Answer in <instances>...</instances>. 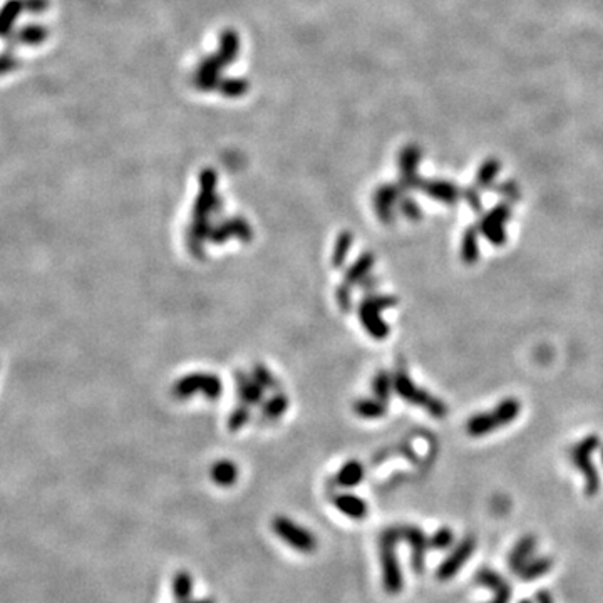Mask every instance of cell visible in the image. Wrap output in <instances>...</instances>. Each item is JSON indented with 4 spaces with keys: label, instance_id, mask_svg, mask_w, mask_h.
<instances>
[{
    "label": "cell",
    "instance_id": "1",
    "mask_svg": "<svg viewBox=\"0 0 603 603\" xmlns=\"http://www.w3.org/2000/svg\"><path fill=\"white\" fill-rule=\"evenodd\" d=\"M400 542L399 525L385 528L379 537V559L380 572H382L384 592L390 597L399 595L404 590L402 568L397 558V543Z\"/></svg>",
    "mask_w": 603,
    "mask_h": 603
},
{
    "label": "cell",
    "instance_id": "2",
    "mask_svg": "<svg viewBox=\"0 0 603 603\" xmlns=\"http://www.w3.org/2000/svg\"><path fill=\"white\" fill-rule=\"evenodd\" d=\"M394 389L400 397L406 399L407 402L414 404V406L426 409L432 417L445 419L447 416V406L445 404V400L434 397L432 394H429L421 387H417V385L411 380V377H409L406 369L399 368L397 370H395Z\"/></svg>",
    "mask_w": 603,
    "mask_h": 603
},
{
    "label": "cell",
    "instance_id": "3",
    "mask_svg": "<svg viewBox=\"0 0 603 603\" xmlns=\"http://www.w3.org/2000/svg\"><path fill=\"white\" fill-rule=\"evenodd\" d=\"M600 446V437L595 434L583 437L580 442H577L572 447L570 460L573 466L582 472L583 480H585V495L595 496L600 491V475H598L595 465L592 461V455Z\"/></svg>",
    "mask_w": 603,
    "mask_h": 603
},
{
    "label": "cell",
    "instance_id": "4",
    "mask_svg": "<svg viewBox=\"0 0 603 603\" xmlns=\"http://www.w3.org/2000/svg\"><path fill=\"white\" fill-rule=\"evenodd\" d=\"M272 529L283 543L295 549V552L303 554L315 553L318 547L315 534L310 529L298 525L297 521L288 518V516H275L272 521Z\"/></svg>",
    "mask_w": 603,
    "mask_h": 603
},
{
    "label": "cell",
    "instance_id": "5",
    "mask_svg": "<svg viewBox=\"0 0 603 603\" xmlns=\"http://www.w3.org/2000/svg\"><path fill=\"white\" fill-rule=\"evenodd\" d=\"M395 303H397V298L392 295H375L369 297L365 302H362L359 315L362 324H364L365 330L369 332L370 337H374V339L377 340H382L387 337L389 327L384 324L380 312L385 310V308L394 307Z\"/></svg>",
    "mask_w": 603,
    "mask_h": 603
},
{
    "label": "cell",
    "instance_id": "6",
    "mask_svg": "<svg viewBox=\"0 0 603 603\" xmlns=\"http://www.w3.org/2000/svg\"><path fill=\"white\" fill-rule=\"evenodd\" d=\"M477 542L472 534H467L461 539V542L456 543V547L447 553V557L442 559L441 565L437 567L436 570V578L439 582H450L455 578L457 573L461 572V568L466 565V562L470 559L476 552Z\"/></svg>",
    "mask_w": 603,
    "mask_h": 603
},
{
    "label": "cell",
    "instance_id": "7",
    "mask_svg": "<svg viewBox=\"0 0 603 603\" xmlns=\"http://www.w3.org/2000/svg\"><path fill=\"white\" fill-rule=\"evenodd\" d=\"M511 220V208L508 203H500L495 206L493 210L485 213L480 218V223H477V230L480 233L486 236V240L490 241L495 247H503L506 243V235L505 225Z\"/></svg>",
    "mask_w": 603,
    "mask_h": 603
},
{
    "label": "cell",
    "instance_id": "8",
    "mask_svg": "<svg viewBox=\"0 0 603 603\" xmlns=\"http://www.w3.org/2000/svg\"><path fill=\"white\" fill-rule=\"evenodd\" d=\"M400 542H406L411 549V567L419 573L426 568V554L429 552V537L417 525H399Z\"/></svg>",
    "mask_w": 603,
    "mask_h": 603
},
{
    "label": "cell",
    "instance_id": "9",
    "mask_svg": "<svg viewBox=\"0 0 603 603\" xmlns=\"http://www.w3.org/2000/svg\"><path fill=\"white\" fill-rule=\"evenodd\" d=\"M195 392H203L208 399H216L221 394V382L211 374H191L178 380L173 394L178 399L190 397Z\"/></svg>",
    "mask_w": 603,
    "mask_h": 603
},
{
    "label": "cell",
    "instance_id": "10",
    "mask_svg": "<svg viewBox=\"0 0 603 603\" xmlns=\"http://www.w3.org/2000/svg\"><path fill=\"white\" fill-rule=\"evenodd\" d=\"M475 582L480 587L488 588L493 593V598L488 603H510L511 598H513V588H511L510 582L501 573L493 570V568L486 567L477 570Z\"/></svg>",
    "mask_w": 603,
    "mask_h": 603
},
{
    "label": "cell",
    "instance_id": "11",
    "mask_svg": "<svg viewBox=\"0 0 603 603\" xmlns=\"http://www.w3.org/2000/svg\"><path fill=\"white\" fill-rule=\"evenodd\" d=\"M537 548H538V538L532 533L523 534V537L513 544V548H511L508 553V558H506L510 570L516 575V573L520 572V568L534 557Z\"/></svg>",
    "mask_w": 603,
    "mask_h": 603
},
{
    "label": "cell",
    "instance_id": "12",
    "mask_svg": "<svg viewBox=\"0 0 603 603\" xmlns=\"http://www.w3.org/2000/svg\"><path fill=\"white\" fill-rule=\"evenodd\" d=\"M332 503H334L335 508L339 510L342 515L349 516L350 520L359 521V520L368 518V515H369L368 503L355 495H350V493L335 495L334 498H332Z\"/></svg>",
    "mask_w": 603,
    "mask_h": 603
},
{
    "label": "cell",
    "instance_id": "13",
    "mask_svg": "<svg viewBox=\"0 0 603 603\" xmlns=\"http://www.w3.org/2000/svg\"><path fill=\"white\" fill-rule=\"evenodd\" d=\"M399 193L394 186H382L374 196V208L377 218L382 223H392L394 221V205L397 201Z\"/></svg>",
    "mask_w": 603,
    "mask_h": 603
},
{
    "label": "cell",
    "instance_id": "14",
    "mask_svg": "<svg viewBox=\"0 0 603 603\" xmlns=\"http://www.w3.org/2000/svg\"><path fill=\"white\" fill-rule=\"evenodd\" d=\"M552 570L553 558L544 557V554H538V557H533L529 562L525 563V565L520 568V572L516 573V577H518V580L521 582H534L538 580V578L548 575Z\"/></svg>",
    "mask_w": 603,
    "mask_h": 603
},
{
    "label": "cell",
    "instance_id": "15",
    "mask_svg": "<svg viewBox=\"0 0 603 603\" xmlns=\"http://www.w3.org/2000/svg\"><path fill=\"white\" fill-rule=\"evenodd\" d=\"M231 236H236V238H241V240H248L250 236H252V230H250V226L247 221L243 218H233L230 221H226L223 226H220L218 230L210 231V238H213L216 243H223L225 240L231 238Z\"/></svg>",
    "mask_w": 603,
    "mask_h": 603
},
{
    "label": "cell",
    "instance_id": "16",
    "mask_svg": "<svg viewBox=\"0 0 603 603\" xmlns=\"http://www.w3.org/2000/svg\"><path fill=\"white\" fill-rule=\"evenodd\" d=\"M422 190L426 195L434 198V200H437L439 203L456 205L457 200H460V191H457V188L447 181L424 183Z\"/></svg>",
    "mask_w": 603,
    "mask_h": 603
},
{
    "label": "cell",
    "instance_id": "17",
    "mask_svg": "<svg viewBox=\"0 0 603 603\" xmlns=\"http://www.w3.org/2000/svg\"><path fill=\"white\" fill-rule=\"evenodd\" d=\"M520 412H521V404H520V400L515 399V397L503 399L498 404V406H496L493 411H491L498 429L508 426V424H511V422H515L516 417L520 416Z\"/></svg>",
    "mask_w": 603,
    "mask_h": 603
},
{
    "label": "cell",
    "instance_id": "18",
    "mask_svg": "<svg viewBox=\"0 0 603 603\" xmlns=\"http://www.w3.org/2000/svg\"><path fill=\"white\" fill-rule=\"evenodd\" d=\"M210 477L216 486L228 488V486H233L236 480H238V467L231 461H218L211 466Z\"/></svg>",
    "mask_w": 603,
    "mask_h": 603
},
{
    "label": "cell",
    "instance_id": "19",
    "mask_svg": "<svg viewBox=\"0 0 603 603\" xmlns=\"http://www.w3.org/2000/svg\"><path fill=\"white\" fill-rule=\"evenodd\" d=\"M495 431H498V426H496L495 417L491 412L475 414V416L467 419L466 422V432L470 434L471 437L488 436V434Z\"/></svg>",
    "mask_w": 603,
    "mask_h": 603
},
{
    "label": "cell",
    "instance_id": "20",
    "mask_svg": "<svg viewBox=\"0 0 603 603\" xmlns=\"http://www.w3.org/2000/svg\"><path fill=\"white\" fill-rule=\"evenodd\" d=\"M477 226H467L461 240V260L466 265H472L480 260V243H477Z\"/></svg>",
    "mask_w": 603,
    "mask_h": 603
},
{
    "label": "cell",
    "instance_id": "21",
    "mask_svg": "<svg viewBox=\"0 0 603 603\" xmlns=\"http://www.w3.org/2000/svg\"><path fill=\"white\" fill-rule=\"evenodd\" d=\"M26 11V4L24 0H11L4 6L0 11V37H6L12 32L14 24L21 16V12Z\"/></svg>",
    "mask_w": 603,
    "mask_h": 603
},
{
    "label": "cell",
    "instance_id": "22",
    "mask_svg": "<svg viewBox=\"0 0 603 603\" xmlns=\"http://www.w3.org/2000/svg\"><path fill=\"white\" fill-rule=\"evenodd\" d=\"M364 466H362L359 461H349L337 472L335 481L342 488H352V486H357L364 480Z\"/></svg>",
    "mask_w": 603,
    "mask_h": 603
},
{
    "label": "cell",
    "instance_id": "23",
    "mask_svg": "<svg viewBox=\"0 0 603 603\" xmlns=\"http://www.w3.org/2000/svg\"><path fill=\"white\" fill-rule=\"evenodd\" d=\"M193 588H195V583H193V577H191L190 572L180 570V572H176L175 575H173L171 593L178 602L191 600Z\"/></svg>",
    "mask_w": 603,
    "mask_h": 603
},
{
    "label": "cell",
    "instance_id": "24",
    "mask_svg": "<svg viewBox=\"0 0 603 603\" xmlns=\"http://www.w3.org/2000/svg\"><path fill=\"white\" fill-rule=\"evenodd\" d=\"M236 384H238L240 397L247 404H257L262 399V385L255 379H250L248 375L241 374L236 377Z\"/></svg>",
    "mask_w": 603,
    "mask_h": 603
},
{
    "label": "cell",
    "instance_id": "25",
    "mask_svg": "<svg viewBox=\"0 0 603 603\" xmlns=\"http://www.w3.org/2000/svg\"><path fill=\"white\" fill-rule=\"evenodd\" d=\"M374 262H375V258L373 253L362 255V257L352 265V268H349V273H347V277H345V285H352V283L360 282V280L369 273V270L373 268Z\"/></svg>",
    "mask_w": 603,
    "mask_h": 603
},
{
    "label": "cell",
    "instance_id": "26",
    "mask_svg": "<svg viewBox=\"0 0 603 603\" xmlns=\"http://www.w3.org/2000/svg\"><path fill=\"white\" fill-rule=\"evenodd\" d=\"M354 409L360 417L377 419L384 416L385 411H387V406H385V402H382V400H379V399H364V400H359Z\"/></svg>",
    "mask_w": 603,
    "mask_h": 603
},
{
    "label": "cell",
    "instance_id": "27",
    "mask_svg": "<svg viewBox=\"0 0 603 603\" xmlns=\"http://www.w3.org/2000/svg\"><path fill=\"white\" fill-rule=\"evenodd\" d=\"M47 36L46 29L42 26H27L17 32V42L24 46L41 44Z\"/></svg>",
    "mask_w": 603,
    "mask_h": 603
},
{
    "label": "cell",
    "instance_id": "28",
    "mask_svg": "<svg viewBox=\"0 0 603 603\" xmlns=\"http://www.w3.org/2000/svg\"><path fill=\"white\" fill-rule=\"evenodd\" d=\"M452 544H455V533L447 527L436 529V532L429 537V548L436 549V552H442V549L451 548Z\"/></svg>",
    "mask_w": 603,
    "mask_h": 603
},
{
    "label": "cell",
    "instance_id": "29",
    "mask_svg": "<svg viewBox=\"0 0 603 603\" xmlns=\"http://www.w3.org/2000/svg\"><path fill=\"white\" fill-rule=\"evenodd\" d=\"M392 387H394V377L389 373H379L374 377L373 390H374L375 397H377L379 400H382V402H387V399L390 397V392H392Z\"/></svg>",
    "mask_w": 603,
    "mask_h": 603
},
{
    "label": "cell",
    "instance_id": "30",
    "mask_svg": "<svg viewBox=\"0 0 603 603\" xmlns=\"http://www.w3.org/2000/svg\"><path fill=\"white\" fill-rule=\"evenodd\" d=\"M287 397L285 395H275V397L270 400V402L265 404L263 407V416L268 419H277L285 412L287 409Z\"/></svg>",
    "mask_w": 603,
    "mask_h": 603
},
{
    "label": "cell",
    "instance_id": "31",
    "mask_svg": "<svg viewBox=\"0 0 603 603\" xmlns=\"http://www.w3.org/2000/svg\"><path fill=\"white\" fill-rule=\"evenodd\" d=\"M352 247V235L350 233H342L337 240L335 248H334V263L340 265L344 262L347 252H349Z\"/></svg>",
    "mask_w": 603,
    "mask_h": 603
},
{
    "label": "cell",
    "instance_id": "32",
    "mask_svg": "<svg viewBox=\"0 0 603 603\" xmlns=\"http://www.w3.org/2000/svg\"><path fill=\"white\" fill-rule=\"evenodd\" d=\"M498 170H500L498 163H495V161L486 163V165L480 170V175H477V185L488 186L490 183L495 180V176L498 175Z\"/></svg>",
    "mask_w": 603,
    "mask_h": 603
},
{
    "label": "cell",
    "instance_id": "33",
    "mask_svg": "<svg viewBox=\"0 0 603 603\" xmlns=\"http://www.w3.org/2000/svg\"><path fill=\"white\" fill-rule=\"evenodd\" d=\"M400 211H402V215L411 221H417L422 218L421 208H419V205L414 200H411V198H404V200L400 201Z\"/></svg>",
    "mask_w": 603,
    "mask_h": 603
},
{
    "label": "cell",
    "instance_id": "34",
    "mask_svg": "<svg viewBox=\"0 0 603 603\" xmlns=\"http://www.w3.org/2000/svg\"><path fill=\"white\" fill-rule=\"evenodd\" d=\"M247 421H248V411L245 407H238L231 412V416L228 419V427L231 429V431H238L241 426L247 424Z\"/></svg>",
    "mask_w": 603,
    "mask_h": 603
},
{
    "label": "cell",
    "instance_id": "35",
    "mask_svg": "<svg viewBox=\"0 0 603 603\" xmlns=\"http://www.w3.org/2000/svg\"><path fill=\"white\" fill-rule=\"evenodd\" d=\"M253 379L257 380L262 387H267V385L268 387H273L275 385V379L272 377V374L263 368V365H258V368L253 370Z\"/></svg>",
    "mask_w": 603,
    "mask_h": 603
},
{
    "label": "cell",
    "instance_id": "36",
    "mask_svg": "<svg viewBox=\"0 0 603 603\" xmlns=\"http://www.w3.org/2000/svg\"><path fill=\"white\" fill-rule=\"evenodd\" d=\"M465 198H466L467 205H470L472 210H475V211H477V213H480V211L482 210V203H481V198H480V195H477V191H475V190L466 191V193H465Z\"/></svg>",
    "mask_w": 603,
    "mask_h": 603
},
{
    "label": "cell",
    "instance_id": "37",
    "mask_svg": "<svg viewBox=\"0 0 603 603\" xmlns=\"http://www.w3.org/2000/svg\"><path fill=\"white\" fill-rule=\"evenodd\" d=\"M534 603H554V598L552 592L547 590V588H542L534 593Z\"/></svg>",
    "mask_w": 603,
    "mask_h": 603
},
{
    "label": "cell",
    "instance_id": "38",
    "mask_svg": "<svg viewBox=\"0 0 603 603\" xmlns=\"http://www.w3.org/2000/svg\"><path fill=\"white\" fill-rule=\"evenodd\" d=\"M498 193L505 195L506 198H510V201H515L520 198V193L513 185H503L501 188H498Z\"/></svg>",
    "mask_w": 603,
    "mask_h": 603
},
{
    "label": "cell",
    "instance_id": "39",
    "mask_svg": "<svg viewBox=\"0 0 603 603\" xmlns=\"http://www.w3.org/2000/svg\"><path fill=\"white\" fill-rule=\"evenodd\" d=\"M178 603H216V602H213L211 600V598H200V600H186V602H178Z\"/></svg>",
    "mask_w": 603,
    "mask_h": 603
},
{
    "label": "cell",
    "instance_id": "40",
    "mask_svg": "<svg viewBox=\"0 0 603 603\" xmlns=\"http://www.w3.org/2000/svg\"><path fill=\"white\" fill-rule=\"evenodd\" d=\"M518 603H533L532 600H528V598H525V600H521V602H518Z\"/></svg>",
    "mask_w": 603,
    "mask_h": 603
},
{
    "label": "cell",
    "instance_id": "41",
    "mask_svg": "<svg viewBox=\"0 0 603 603\" xmlns=\"http://www.w3.org/2000/svg\"><path fill=\"white\" fill-rule=\"evenodd\" d=\"M600 455H602V462H603V447H602V451H600Z\"/></svg>",
    "mask_w": 603,
    "mask_h": 603
}]
</instances>
